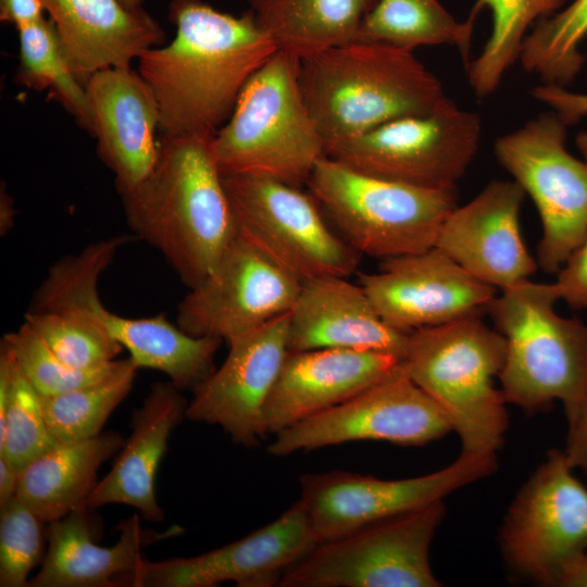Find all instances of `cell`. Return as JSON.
<instances>
[{
	"label": "cell",
	"instance_id": "5b68a950",
	"mask_svg": "<svg viewBox=\"0 0 587 587\" xmlns=\"http://www.w3.org/2000/svg\"><path fill=\"white\" fill-rule=\"evenodd\" d=\"M507 344L482 316L408 334L400 365L447 414L461 452L496 453L508 426L505 399L494 386Z\"/></svg>",
	"mask_w": 587,
	"mask_h": 587
},
{
	"label": "cell",
	"instance_id": "d6a6232c",
	"mask_svg": "<svg viewBox=\"0 0 587 587\" xmlns=\"http://www.w3.org/2000/svg\"><path fill=\"white\" fill-rule=\"evenodd\" d=\"M16 29L20 41L17 83L35 91L51 90L55 100L92 136L93 120L85 85L71 70L53 22L42 17Z\"/></svg>",
	"mask_w": 587,
	"mask_h": 587
},
{
	"label": "cell",
	"instance_id": "7402d4cb",
	"mask_svg": "<svg viewBox=\"0 0 587 587\" xmlns=\"http://www.w3.org/2000/svg\"><path fill=\"white\" fill-rule=\"evenodd\" d=\"M399 365L397 355L379 351H288L263 409V437L342 403Z\"/></svg>",
	"mask_w": 587,
	"mask_h": 587
},
{
	"label": "cell",
	"instance_id": "2e32d148",
	"mask_svg": "<svg viewBox=\"0 0 587 587\" xmlns=\"http://www.w3.org/2000/svg\"><path fill=\"white\" fill-rule=\"evenodd\" d=\"M360 284L383 320L403 333L482 316L497 296L436 247L382 260Z\"/></svg>",
	"mask_w": 587,
	"mask_h": 587
},
{
	"label": "cell",
	"instance_id": "277c9868",
	"mask_svg": "<svg viewBox=\"0 0 587 587\" xmlns=\"http://www.w3.org/2000/svg\"><path fill=\"white\" fill-rule=\"evenodd\" d=\"M487 308L505 339L499 380L507 402L534 411L560 401L567 422L587 400V324L560 315L555 284L523 280Z\"/></svg>",
	"mask_w": 587,
	"mask_h": 587
},
{
	"label": "cell",
	"instance_id": "f546056e",
	"mask_svg": "<svg viewBox=\"0 0 587 587\" xmlns=\"http://www.w3.org/2000/svg\"><path fill=\"white\" fill-rule=\"evenodd\" d=\"M566 4V0H476L470 17L491 15V32L479 54L466 63L469 85L478 98L491 96L519 62L529 27Z\"/></svg>",
	"mask_w": 587,
	"mask_h": 587
},
{
	"label": "cell",
	"instance_id": "7a4b0ae2",
	"mask_svg": "<svg viewBox=\"0 0 587 587\" xmlns=\"http://www.w3.org/2000/svg\"><path fill=\"white\" fill-rule=\"evenodd\" d=\"M213 136H163L151 174L121 195L132 234L154 247L188 289L237 236Z\"/></svg>",
	"mask_w": 587,
	"mask_h": 587
},
{
	"label": "cell",
	"instance_id": "f6af8a7d",
	"mask_svg": "<svg viewBox=\"0 0 587 587\" xmlns=\"http://www.w3.org/2000/svg\"><path fill=\"white\" fill-rule=\"evenodd\" d=\"M576 146L587 161V132H580L576 137Z\"/></svg>",
	"mask_w": 587,
	"mask_h": 587
},
{
	"label": "cell",
	"instance_id": "8d00e7d4",
	"mask_svg": "<svg viewBox=\"0 0 587 587\" xmlns=\"http://www.w3.org/2000/svg\"><path fill=\"white\" fill-rule=\"evenodd\" d=\"M1 341L10 348L26 378L43 397L92 383L108 374L117 361L89 370L72 367L57 357L25 322L16 330L5 334Z\"/></svg>",
	"mask_w": 587,
	"mask_h": 587
},
{
	"label": "cell",
	"instance_id": "44dd1931",
	"mask_svg": "<svg viewBox=\"0 0 587 587\" xmlns=\"http://www.w3.org/2000/svg\"><path fill=\"white\" fill-rule=\"evenodd\" d=\"M92 508L83 507L48 524V546L29 587H120L145 561L143 548L178 535L174 525L163 532L145 528L135 513L117 526L120 536L111 547L97 544L100 520Z\"/></svg>",
	"mask_w": 587,
	"mask_h": 587
},
{
	"label": "cell",
	"instance_id": "e575fe53",
	"mask_svg": "<svg viewBox=\"0 0 587 587\" xmlns=\"http://www.w3.org/2000/svg\"><path fill=\"white\" fill-rule=\"evenodd\" d=\"M24 322L67 365L89 370L107 365L123 347L104 329L63 314L25 313Z\"/></svg>",
	"mask_w": 587,
	"mask_h": 587
},
{
	"label": "cell",
	"instance_id": "603a6c76",
	"mask_svg": "<svg viewBox=\"0 0 587 587\" xmlns=\"http://www.w3.org/2000/svg\"><path fill=\"white\" fill-rule=\"evenodd\" d=\"M347 278L325 276L302 283L289 312L288 350L379 351L400 359L409 333L387 324L361 284Z\"/></svg>",
	"mask_w": 587,
	"mask_h": 587
},
{
	"label": "cell",
	"instance_id": "484cf974",
	"mask_svg": "<svg viewBox=\"0 0 587 587\" xmlns=\"http://www.w3.org/2000/svg\"><path fill=\"white\" fill-rule=\"evenodd\" d=\"M123 436L114 430L71 444H58L20 471L15 497L47 524L87 507L100 466L120 451Z\"/></svg>",
	"mask_w": 587,
	"mask_h": 587
},
{
	"label": "cell",
	"instance_id": "3957f363",
	"mask_svg": "<svg viewBox=\"0 0 587 587\" xmlns=\"http://www.w3.org/2000/svg\"><path fill=\"white\" fill-rule=\"evenodd\" d=\"M300 86L326 152L403 116L429 112L446 95L414 51L353 41L300 61Z\"/></svg>",
	"mask_w": 587,
	"mask_h": 587
},
{
	"label": "cell",
	"instance_id": "7bdbcfd3",
	"mask_svg": "<svg viewBox=\"0 0 587 587\" xmlns=\"http://www.w3.org/2000/svg\"><path fill=\"white\" fill-rule=\"evenodd\" d=\"M20 470L9 460L0 457V504L16 495Z\"/></svg>",
	"mask_w": 587,
	"mask_h": 587
},
{
	"label": "cell",
	"instance_id": "ab89813d",
	"mask_svg": "<svg viewBox=\"0 0 587 587\" xmlns=\"http://www.w3.org/2000/svg\"><path fill=\"white\" fill-rule=\"evenodd\" d=\"M569 433L564 454L573 469L587 476V400L575 417L567 422Z\"/></svg>",
	"mask_w": 587,
	"mask_h": 587
},
{
	"label": "cell",
	"instance_id": "bcb514c9",
	"mask_svg": "<svg viewBox=\"0 0 587 587\" xmlns=\"http://www.w3.org/2000/svg\"><path fill=\"white\" fill-rule=\"evenodd\" d=\"M126 8L130 10H141L143 0H120Z\"/></svg>",
	"mask_w": 587,
	"mask_h": 587
},
{
	"label": "cell",
	"instance_id": "ffe728a7",
	"mask_svg": "<svg viewBox=\"0 0 587 587\" xmlns=\"http://www.w3.org/2000/svg\"><path fill=\"white\" fill-rule=\"evenodd\" d=\"M85 89L98 155L113 173L116 189L123 195L140 185L158 162L157 98L130 66L98 71L85 83Z\"/></svg>",
	"mask_w": 587,
	"mask_h": 587
},
{
	"label": "cell",
	"instance_id": "4fadbf2b",
	"mask_svg": "<svg viewBox=\"0 0 587 587\" xmlns=\"http://www.w3.org/2000/svg\"><path fill=\"white\" fill-rule=\"evenodd\" d=\"M573 470L563 451H550L521 488L501 529L509 563L546 586H555L562 569L587 552V488Z\"/></svg>",
	"mask_w": 587,
	"mask_h": 587
},
{
	"label": "cell",
	"instance_id": "d4e9b609",
	"mask_svg": "<svg viewBox=\"0 0 587 587\" xmlns=\"http://www.w3.org/2000/svg\"><path fill=\"white\" fill-rule=\"evenodd\" d=\"M188 402L170 380L157 382L140 407L134 410L130 435L109 473L98 482L87 507L129 505L146 520L161 522L155 477L173 430L186 419Z\"/></svg>",
	"mask_w": 587,
	"mask_h": 587
},
{
	"label": "cell",
	"instance_id": "9c48e42d",
	"mask_svg": "<svg viewBox=\"0 0 587 587\" xmlns=\"http://www.w3.org/2000/svg\"><path fill=\"white\" fill-rule=\"evenodd\" d=\"M480 138L479 115L447 97L429 112L384 123L330 148L325 157L387 180L455 191Z\"/></svg>",
	"mask_w": 587,
	"mask_h": 587
},
{
	"label": "cell",
	"instance_id": "8fae6325",
	"mask_svg": "<svg viewBox=\"0 0 587 587\" xmlns=\"http://www.w3.org/2000/svg\"><path fill=\"white\" fill-rule=\"evenodd\" d=\"M442 500L317 542L283 575L280 587H437L428 561Z\"/></svg>",
	"mask_w": 587,
	"mask_h": 587
},
{
	"label": "cell",
	"instance_id": "30bf717a",
	"mask_svg": "<svg viewBox=\"0 0 587 587\" xmlns=\"http://www.w3.org/2000/svg\"><path fill=\"white\" fill-rule=\"evenodd\" d=\"M567 126L549 111L494 145L498 162L536 205L542 224L537 263L549 274L587 239V161L567 150Z\"/></svg>",
	"mask_w": 587,
	"mask_h": 587
},
{
	"label": "cell",
	"instance_id": "9a60e30c",
	"mask_svg": "<svg viewBox=\"0 0 587 587\" xmlns=\"http://www.w3.org/2000/svg\"><path fill=\"white\" fill-rule=\"evenodd\" d=\"M302 283L238 234L213 270L189 288L176 324L226 341L289 313Z\"/></svg>",
	"mask_w": 587,
	"mask_h": 587
},
{
	"label": "cell",
	"instance_id": "1f68e13d",
	"mask_svg": "<svg viewBox=\"0 0 587 587\" xmlns=\"http://www.w3.org/2000/svg\"><path fill=\"white\" fill-rule=\"evenodd\" d=\"M59 442L43 414L42 396L26 378L10 348L0 345V457L20 471Z\"/></svg>",
	"mask_w": 587,
	"mask_h": 587
},
{
	"label": "cell",
	"instance_id": "ee69618b",
	"mask_svg": "<svg viewBox=\"0 0 587 587\" xmlns=\"http://www.w3.org/2000/svg\"><path fill=\"white\" fill-rule=\"evenodd\" d=\"M16 211L13 199L8 193L7 188L0 189V234L7 235L14 225Z\"/></svg>",
	"mask_w": 587,
	"mask_h": 587
},
{
	"label": "cell",
	"instance_id": "ac0fdd59",
	"mask_svg": "<svg viewBox=\"0 0 587 587\" xmlns=\"http://www.w3.org/2000/svg\"><path fill=\"white\" fill-rule=\"evenodd\" d=\"M288 323L286 313L230 340L223 364L192 391L186 419L220 426L237 445L257 446L264 405L289 351Z\"/></svg>",
	"mask_w": 587,
	"mask_h": 587
},
{
	"label": "cell",
	"instance_id": "e0dca14e",
	"mask_svg": "<svg viewBox=\"0 0 587 587\" xmlns=\"http://www.w3.org/2000/svg\"><path fill=\"white\" fill-rule=\"evenodd\" d=\"M317 540L298 500L270 524L223 547L187 558L145 560L130 578L133 587L278 586L285 572Z\"/></svg>",
	"mask_w": 587,
	"mask_h": 587
},
{
	"label": "cell",
	"instance_id": "836d02e7",
	"mask_svg": "<svg viewBox=\"0 0 587 587\" xmlns=\"http://www.w3.org/2000/svg\"><path fill=\"white\" fill-rule=\"evenodd\" d=\"M587 37V0H573L537 22L525 37L519 62L541 84L564 87L580 73Z\"/></svg>",
	"mask_w": 587,
	"mask_h": 587
},
{
	"label": "cell",
	"instance_id": "60d3db41",
	"mask_svg": "<svg viewBox=\"0 0 587 587\" xmlns=\"http://www.w3.org/2000/svg\"><path fill=\"white\" fill-rule=\"evenodd\" d=\"M43 12L40 0H0V20L15 28L39 21Z\"/></svg>",
	"mask_w": 587,
	"mask_h": 587
},
{
	"label": "cell",
	"instance_id": "ba28073f",
	"mask_svg": "<svg viewBox=\"0 0 587 587\" xmlns=\"http://www.w3.org/2000/svg\"><path fill=\"white\" fill-rule=\"evenodd\" d=\"M237 234L301 283L349 277L361 254L309 192L255 175H223Z\"/></svg>",
	"mask_w": 587,
	"mask_h": 587
},
{
	"label": "cell",
	"instance_id": "4316f807",
	"mask_svg": "<svg viewBox=\"0 0 587 587\" xmlns=\"http://www.w3.org/2000/svg\"><path fill=\"white\" fill-rule=\"evenodd\" d=\"M379 0H248L277 50L302 60L357 40Z\"/></svg>",
	"mask_w": 587,
	"mask_h": 587
},
{
	"label": "cell",
	"instance_id": "4dcf8cb0",
	"mask_svg": "<svg viewBox=\"0 0 587 587\" xmlns=\"http://www.w3.org/2000/svg\"><path fill=\"white\" fill-rule=\"evenodd\" d=\"M138 367L130 358L117 360L101 378L77 388L42 396L47 425L59 444L95 438L130 392Z\"/></svg>",
	"mask_w": 587,
	"mask_h": 587
},
{
	"label": "cell",
	"instance_id": "74e56055",
	"mask_svg": "<svg viewBox=\"0 0 587 587\" xmlns=\"http://www.w3.org/2000/svg\"><path fill=\"white\" fill-rule=\"evenodd\" d=\"M554 284L560 300L572 309H587V239L558 271Z\"/></svg>",
	"mask_w": 587,
	"mask_h": 587
},
{
	"label": "cell",
	"instance_id": "f35d334b",
	"mask_svg": "<svg viewBox=\"0 0 587 587\" xmlns=\"http://www.w3.org/2000/svg\"><path fill=\"white\" fill-rule=\"evenodd\" d=\"M530 95L550 108L569 126L587 117V93L540 84L530 90Z\"/></svg>",
	"mask_w": 587,
	"mask_h": 587
},
{
	"label": "cell",
	"instance_id": "5bb4252c",
	"mask_svg": "<svg viewBox=\"0 0 587 587\" xmlns=\"http://www.w3.org/2000/svg\"><path fill=\"white\" fill-rule=\"evenodd\" d=\"M451 429L444 410L399 365L342 403L278 432L267 451L286 457L358 440L420 446Z\"/></svg>",
	"mask_w": 587,
	"mask_h": 587
},
{
	"label": "cell",
	"instance_id": "cb8c5ba5",
	"mask_svg": "<svg viewBox=\"0 0 587 587\" xmlns=\"http://www.w3.org/2000/svg\"><path fill=\"white\" fill-rule=\"evenodd\" d=\"M53 22L63 54L84 85L98 71L130 66L134 59L160 47L165 34L143 9L120 0H40Z\"/></svg>",
	"mask_w": 587,
	"mask_h": 587
},
{
	"label": "cell",
	"instance_id": "83f0119b",
	"mask_svg": "<svg viewBox=\"0 0 587 587\" xmlns=\"http://www.w3.org/2000/svg\"><path fill=\"white\" fill-rule=\"evenodd\" d=\"M112 337L129 352L138 369L164 373L182 391H193L213 373L214 358L223 341L192 336L168 322L163 313L139 319L120 315Z\"/></svg>",
	"mask_w": 587,
	"mask_h": 587
},
{
	"label": "cell",
	"instance_id": "d590c367",
	"mask_svg": "<svg viewBox=\"0 0 587 587\" xmlns=\"http://www.w3.org/2000/svg\"><path fill=\"white\" fill-rule=\"evenodd\" d=\"M48 546V524L16 497L0 504V586L26 587Z\"/></svg>",
	"mask_w": 587,
	"mask_h": 587
},
{
	"label": "cell",
	"instance_id": "52a82bcc",
	"mask_svg": "<svg viewBox=\"0 0 587 587\" xmlns=\"http://www.w3.org/2000/svg\"><path fill=\"white\" fill-rule=\"evenodd\" d=\"M307 186L355 251L382 260L435 247L442 223L457 207L455 191L387 180L327 157L319 160Z\"/></svg>",
	"mask_w": 587,
	"mask_h": 587
},
{
	"label": "cell",
	"instance_id": "b9f144b4",
	"mask_svg": "<svg viewBox=\"0 0 587 587\" xmlns=\"http://www.w3.org/2000/svg\"><path fill=\"white\" fill-rule=\"evenodd\" d=\"M557 587H587V552L570 561L561 571Z\"/></svg>",
	"mask_w": 587,
	"mask_h": 587
},
{
	"label": "cell",
	"instance_id": "f1b7e54d",
	"mask_svg": "<svg viewBox=\"0 0 587 587\" xmlns=\"http://www.w3.org/2000/svg\"><path fill=\"white\" fill-rule=\"evenodd\" d=\"M475 20H457L438 0H379L363 21L355 41L414 51L451 46L469 62Z\"/></svg>",
	"mask_w": 587,
	"mask_h": 587
},
{
	"label": "cell",
	"instance_id": "d6986e66",
	"mask_svg": "<svg viewBox=\"0 0 587 587\" xmlns=\"http://www.w3.org/2000/svg\"><path fill=\"white\" fill-rule=\"evenodd\" d=\"M524 190L514 180H492L442 223L435 247L480 282L501 290L538 268L520 229Z\"/></svg>",
	"mask_w": 587,
	"mask_h": 587
},
{
	"label": "cell",
	"instance_id": "6da1fadb",
	"mask_svg": "<svg viewBox=\"0 0 587 587\" xmlns=\"http://www.w3.org/2000/svg\"><path fill=\"white\" fill-rule=\"evenodd\" d=\"M176 36L138 58L160 109L163 136L215 135L249 78L277 48L250 10L234 16L202 0H171Z\"/></svg>",
	"mask_w": 587,
	"mask_h": 587
},
{
	"label": "cell",
	"instance_id": "7c38bea8",
	"mask_svg": "<svg viewBox=\"0 0 587 587\" xmlns=\"http://www.w3.org/2000/svg\"><path fill=\"white\" fill-rule=\"evenodd\" d=\"M495 453L461 452L449 466L405 479H380L347 471L300 477L299 501L317 542L442 500L452 491L496 471Z\"/></svg>",
	"mask_w": 587,
	"mask_h": 587
},
{
	"label": "cell",
	"instance_id": "8992f818",
	"mask_svg": "<svg viewBox=\"0 0 587 587\" xmlns=\"http://www.w3.org/2000/svg\"><path fill=\"white\" fill-rule=\"evenodd\" d=\"M300 59L277 50L249 78L212 152L222 175H255L296 187L325 157L304 101Z\"/></svg>",
	"mask_w": 587,
	"mask_h": 587
}]
</instances>
